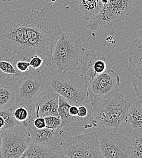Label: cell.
<instances>
[{
	"instance_id": "34",
	"label": "cell",
	"mask_w": 142,
	"mask_h": 158,
	"mask_svg": "<svg viewBox=\"0 0 142 158\" xmlns=\"http://www.w3.org/2000/svg\"><path fill=\"white\" fill-rule=\"evenodd\" d=\"M0 158H1V156H0Z\"/></svg>"
},
{
	"instance_id": "22",
	"label": "cell",
	"mask_w": 142,
	"mask_h": 158,
	"mask_svg": "<svg viewBox=\"0 0 142 158\" xmlns=\"http://www.w3.org/2000/svg\"><path fill=\"white\" fill-rule=\"evenodd\" d=\"M0 116L5 120V126L1 132L14 129L21 125L13 116L11 108L0 109Z\"/></svg>"
},
{
	"instance_id": "20",
	"label": "cell",
	"mask_w": 142,
	"mask_h": 158,
	"mask_svg": "<svg viewBox=\"0 0 142 158\" xmlns=\"http://www.w3.org/2000/svg\"><path fill=\"white\" fill-rule=\"evenodd\" d=\"M54 154L53 151L30 142L20 158H52Z\"/></svg>"
},
{
	"instance_id": "7",
	"label": "cell",
	"mask_w": 142,
	"mask_h": 158,
	"mask_svg": "<svg viewBox=\"0 0 142 158\" xmlns=\"http://www.w3.org/2000/svg\"><path fill=\"white\" fill-rule=\"evenodd\" d=\"M45 83L39 71L29 69L14 86L15 102L12 106H23L27 109L30 108L43 89Z\"/></svg>"
},
{
	"instance_id": "11",
	"label": "cell",
	"mask_w": 142,
	"mask_h": 158,
	"mask_svg": "<svg viewBox=\"0 0 142 158\" xmlns=\"http://www.w3.org/2000/svg\"><path fill=\"white\" fill-rule=\"evenodd\" d=\"M60 96L52 89L47 83L33 105L28 110L30 118L59 116L58 108Z\"/></svg>"
},
{
	"instance_id": "16",
	"label": "cell",
	"mask_w": 142,
	"mask_h": 158,
	"mask_svg": "<svg viewBox=\"0 0 142 158\" xmlns=\"http://www.w3.org/2000/svg\"><path fill=\"white\" fill-rule=\"evenodd\" d=\"M128 69L136 79L142 78V37L132 41L128 45Z\"/></svg>"
},
{
	"instance_id": "17",
	"label": "cell",
	"mask_w": 142,
	"mask_h": 158,
	"mask_svg": "<svg viewBox=\"0 0 142 158\" xmlns=\"http://www.w3.org/2000/svg\"><path fill=\"white\" fill-rule=\"evenodd\" d=\"M75 10L84 20H93L102 10L100 0H74Z\"/></svg>"
},
{
	"instance_id": "21",
	"label": "cell",
	"mask_w": 142,
	"mask_h": 158,
	"mask_svg": "<svg viewBox=\"0 0 142 158\" xmlns=\"http://www.w3.org/2000/svg\"><path fill=\"white\" fill-rule=\"evenodd\" d=\"M15 102L14 86L0 85V109L11 108Z\"/></svg>"
},
{
	"instance_id": "19",
	"label": "cell",
	"mask_w": 142,
	"mask_h": 158,
	"mask_svg": "<svg viewBox=\"0 0 142 158\" xmlns=\"http://www.w3.org/2000/svg\"><path fill=\"white\" fill-rule=\"evenodd\" d=\"M136 1V0H110L108 3L111 4L120 19L123 21L131 13Z\"/></svg>"
},
{
	"instance_id": "32",
	"label": "cell",
	"mask_w": 142,
	"mask_h": 158,
	"mask_svg": "<svg viewBox=\"0 0 142 158\" xmlns=\"http://www.w3.org/2000/svg\"><path fill=\"white\" fill-rule=\"evenodd\" d=\"M1 147H2V132L0 131V156L1 153Z\"/></svg>"
},
{
	"instance_id": "4",
	"label": "cell",
	"mask_w": 142,
	"mask_h": 158,
	"mask_svg": "<svg viewBox=\"0 0 142 158\" xmlns=\"http://www.w3.org/2000/svg\"><path fill=\"white\" fill-rule=\"evenodd\" d=\"M85 49L81 39L70 32H63L54 46L51 61L59 71L79 69Z\"/></svg>"
},
{
	"instance_id": "26",
	"label": "cell",
	"mask_w": 142,
	"mask_h": 158,
	"mask_svg": "<svg viewBox=\"0 0 142 158\" xmlns=\"http://www.w3.org/2000/svg\"><path fill=\"white\" fill-rule=\"evenodd\" d=\"M132 83L134 89L135 96L139 100L142 101V78L132 80Z\"/></svg>"
},
{
	"instance_id": "27",
	"label": "cell",
	"mask_w": 142,
	"mask_h": 158,
	"mask_svg": "<svg viewBox=\"0 0 142 158\" xmlns=\"http://www.w3.org/2000/svg\"><path fill=\"white\" fill-rule=\"evenodd\" d=\"M16 68L21 73H26L30 69L29 62L28 61L20 59L16 64Z\"/></svg>"
},
{
	"instance_id": "8",
	"label": "cell",
	"mask_w": 142,
	"mask_h": 158,
	"mask_svg": "<svg viewBox=\"0 0 142 158\" xmlns=\"http://www.w3.org/2000/svg\"><path fill=\"white\" fill-rule=\"evenodd\" d=\"M102 158H131L132 139L120 133L108 132L99 136Z\"/></svg>"
},
{
	"instance_id": "30",
	"label": "cell",
	"mask_w": 142,
	"mask_h": 158,
	"mask_svg": "<svg viewBox=\"0 0 142 158\" xmlns=\"http://www.w3.org/2000/svg\"><path fill=\"white\" fill-rule=\"evenodd\" d=\"M5 126V120L4 118L0 116V131H2Z\"/></svg>"
},
{
	"instance_id": "9",
	"label": "cell",
	"mask_w": 142,
	"mask_h": 158,
	"mask_svg": "<svg viewBox=\"0 0 142 158\" xmlns=\"http://www.w3.org/2000/svg\"><path fill=\"white\" fill-rule=\"evenodd\" d=\"M30 143V136L20 125L14 129L2 132V158H20Z\"/></svg>"
},
{
	"instance_id": "3",
	"label": "cell",
	"mask_w": 142,
	"mask_h": 158,
	"mask_svg": "<svg viewBox=\"0 0 142 158\" xmlns=\"http://www.w3.org/2000/svg\"><path fill=\"white\" fill-rule=\"evenodd\" d=\"M88 103L94 118L105 128L117 130L127 122L131 104L121 93L108 99L89 98Z\"/></svg>"
},
{
	"instance_id": "33",
	"label": "cell",
	"mask_w": 142,
	"mask_h": 158,
	"mask_svg": "<svg viewBox=\"0 0 142 158\" xmlns=\"http://www.w3.org/2000/svg\"><path fill=\"white\" fill-rule=\"evenodd\" d=\"M17 0H2V1H3L4 2H10V1H16Z\"/></svg>"
},
{
	"instance_id": "29",
	"label": "cell",
	"mask_w": 142,
	"mask_h": 158,
	"mask_svg": "<svg viewBox=\"0 0 142 158\" xmlns=\"http://www.w3.org/2000/svg\"><path fill=\"white\" fill-rule=\"evenodd\" d=\"M32 123L34 127L38 130L44 129L46 128V123H45V120L44 118L42 117H38L35 118H32Z\"/></svg>"
},
{
	"instance_id": "10",
	"label": "cell",
	"mask_w": 142,
	"mask_h": 158,
	"mask_svg": "<svg viewBox=\"0 0 142 158\" xmlns=\"http://www.w3.org/2000/svg\"><path fill=\"white\" fill-rule=\"evenodd\" d=\"M120 79L112 69L97 75L89 83V98L108 99L119 93Z\"/></svg>"
},
{
	"instance_id": "14",
	"label": "cell",
	"mask_w": 142,
	"mask_h": 158,
	"mask_svg": "<svg viewBox=\"0 0 142 158\" xmlns=\"http://www.w3.org/2000/svg\"><path fill=\"white\" fill-rule=\"evenodd\" d=\"M107 64L106 56L94 50L85 51L79 73L87 80L88 84L97 75L106 71Z\"/></svg>"
},
{
	"instance_id": "12",
	"label": "cell",
	"mask_w": 142,
	"mask_h": 158,
	"mask_svg": "<svg viewBox=\"0 0 142 158\" xmlns=\"http://www.w3.org/2000/svg\"><path fill=\"white\" fill-rule=\"evenodd\" d=\"M22 125L29 135L30 142L41 147L55 151L61 147V135L64 133L61 130H50L44 128L36 129L30 118L22 123Z\"/></svg>"
},
{
	"instance_id": "1",
	"label": "cell",
	"mask_w": 142,
	"mask_h": 158,
	"mask_svg": "<svg viewBox=\"0 0 142 158\" xmlns=\"http://www.w3.org/2000/svg\"><path fill=\"white\" fill-rule=\"evenodd\" d=\"M59 12L48 3L40 10L28 12L26 33L32 57H41L47 67L52 66V53L54 44L61 34Z\"/></svg>"
},
{
	"instance_id": "13",
	"label": "cell",
	"mask_w": 142,
	"mask_h": 158,
	"mask_svg": "<svg viewBox=\"0 0 142 158\" xmlns=\"http://www.w3.org/2000/svg\"><path fill=\"white\" fill-rule=\"evenodd\" d=\"M20 59L14 54L0 48V85L14 86L26 73H21L16 68Z\"/></svg>"
},
{
	"instance_id": "25",
	"label": "cell",
	"mask_w": 142,
	"mask_h": 158,
	"mask_svg": "<svg viewBox=\"0 0 142 158\" xmlns=\"http://www.w3.org/2000/svg\"><path fill=\"white\" fill-rule=\"evenodd\" d=\"M46 128L50 130L59 129L61 125V120L59 116H49L44 117Z\"/></svg>"
},
{
	"instance_id": "24",
	"label": "cell",
	"mask_w": 142,
	"mask_h": 158,
	"mask_svg": "<svg viewBox=\"0 0 142 158\" xmlns=\"http://www.w3.org/2000/svg\"><path fill=\"white\" fill-rule=\"evenodd\" d=\"M131 158H142V133L132 140Z\"/></svg>"
},
{
	"instance_id": "31",
	"label": "cell",
	"mask_w": 142,
	"mask_h": 158,
	"mask_svg": "<svg viewBox=\"0 0 142 158\" xmlns=\"http://www.w3.org/2000/svg\"><path fill=\"white\" fill-rule=\"evenodd\" d=\"M52 158H67V157H66V156H64V155H61V154H54V156H53V157Z\"/></svg>"
},
{
	"instance_id": "2",
	"label": "cell",
	"mask_w": 142,
	"mask_h": 158,
	"mask_svg": "<svg viewBox=\"0 0 142 158\" xmlns=\"http://www.w3.org/2000/svg\"><path fill=\"white\" fill-rule=\"evenodd\" d=\"M28 12L23 8L0 11V48L29 61L32 55L26 33Z\"/></svg>"
},
{
	"instance_id": "15",
	"label": "cell",
	"mask_w": 142,
	"mask_h": 158,
	"mask_svg": "<svg viewBox=\"0 0 142 158\" xmlns=\"http://www.w3.org/2000/svg\"><path fill=\"white\" fill-rule=\"evenodd\" d=\"M122 21L117 16L109 3L103 5L99 14L88 22L86 27L92 31H97L112 26L117 23Z\"/></svg>"
},
{
	"instance_id": "5",
	"label": "cell",
	"mask_w": 142,
	"mask_h": 158,
	"mask_svg": "<svg viewBox=\"0 0 142 158\" xmlns=\"http://www.w3.org/2000/svg\"><path fill=\"white\" fill-rule=\"evenodd\" d=\"M49 87L72 105H84L89 100V84L78 72H62L51 77L47 82Z\"/></svg>"
},
{
	"instance_id": "6",
	"label": "cell",
	"mask_w": 142,
	"mask_h": 158,
	"mask_svg": "<svg viewBox=\"0 0 142 158\" xmlns=\"http://www.w3.org/2000/svg\"><path fill=\"white\" fill-rule=\"evenodd\" d=\"M61 155L69 158H102L97 132L70 136L61 143Z\"/></svg>"
},
{
	"instance_id": "28",
	"label": "cell",
	"mask_w": 142,
	"mask_h": 158,
	"mask_svg": "<svg viewBox=\"0 0 142 158\" xmlns=\"http://www.w3.org/2000/svg\"><path fill=\"white\" fill-rule=\"evenodd\" d=\"M29 62L30 64V67L34 69H38L44 63L43 59L38 56H33L29 61Z\"/></svg>"
},
{
	"instance_id": "18",
	"label": "cell",
	"mask_w": 142,
	"mask_h": 158,
	"mask_svg": "<svg viewBox=\"0 0 142 158\" xmlns=\"http://www.w3.org/2000/svg\"><path fill=\"white\" fill-rule=\"evenodd\" d=\"M127 121L139 134L142 133V101L137 100L131 105L128 111Z\"/></svg>"
},
{
	"instance_id": "23",
	"label": "cell",
	"mask_w": 142,
	"mask_h": 158,
	"mask_svg": "<svg viewBox=\"0 0 142 158\" xmlns=\"http://www.w3.org/2000/svg\"><path fill=\"white\" fill-rule=\"evenodd\" d=\"M13 116L21 125L30 118L29 111L23 106H12L11 108Z\"/></svg>"
}]
</instances>
